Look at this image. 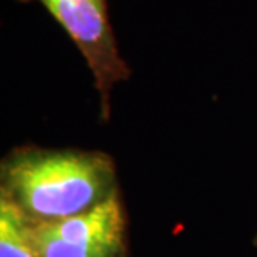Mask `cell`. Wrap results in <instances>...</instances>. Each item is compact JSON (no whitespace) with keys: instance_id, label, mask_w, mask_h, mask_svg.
Instances as JSON below:
<instances>
[{"instance_id":"cell-5","label":"cell","mask_w":257,"mask_h":257,"mask_svg":"<svg viewBox=\"0 0 257 257\" xmlns=\"http://www.w3.org/2000/svg\"><path fill=\"white\" fill-rule=\"evenodd\" d=\"M254 244L257 245V235H255V239H254Z\"/></svg>"},{"instance_id":"cell-3","label":"cell","mask_w":257,"mask_h":257,"mask_svg":"<svg viewBox=\"0 0 257 257\" xmlns=\"http://www.w3.org/2000/svg\"><path fill=\"white\" fill-rule=\"evenodd\" d=\"M39 257H127V219L120 192L70 217L30 222Z\"/></svg>"},{"instance_id":"cell-4","label":"cell","mask_w":257,"mask_h":257,"mask_svg":"<svg viewBox=\"0 0 257 257\" xmlns=\"http://www.w3.org/2000/svg\"><path fill=\"white\" fill-rule=\"evenodd\" d=\"M0 257H39L30 220L4 195H0Z\"/></svg>"},{"instance_id":"cell-2","label":"cell","mask_w":257,"mask_h":257,"mask_svg":"<svg viewBox=\"0 0 257 257\" xmlns=\"http://www.w3.org/2000/svg\"><path fill=\"white\" fill-rule=\"evenodd\" d=\"M39 2L57 20L84 55L100 99V119L109 120L110 94L115 84L131 79L109 19L107 0H19Z\"/></svg>"},{"instance_id":"cell-1","label":"cell","mask_w":257,"mask_h":257,"mask_svg":"<svg viewBox=\"0 0 257 257\" xmlns=\"http://www.w3.org/2000/svg\"><path fill=\"white\" fill-rule=\"evenodd\" d=\"M117 191L115 162L102 151L20 146L0 164V195L32 224L85 212Z\"/></svg>"}]
</instances>
